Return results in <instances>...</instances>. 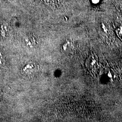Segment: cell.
Segmentation results:
<instances>
[{
	"label": "cell",
	"instance_id": "6da1fadb",
	"mask_svg": "<svg viewBox=\"0 0 122 122\" xmlns=\"http://www.w3.org/2000/svg\"><path fill=\"white\" fill-rule=\"evenodd\" d=\"M4 63V58L3 54L0 52V66L3 65Z\"/></svg>",
	"mask_w": 122,
	"mask_h": 122
}]
</instances>
